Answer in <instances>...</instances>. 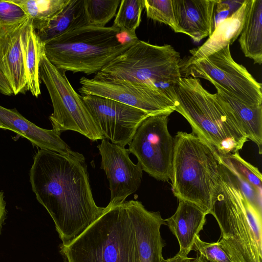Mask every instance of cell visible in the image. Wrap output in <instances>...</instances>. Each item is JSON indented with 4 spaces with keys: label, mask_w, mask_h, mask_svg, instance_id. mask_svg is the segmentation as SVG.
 I'll use <instances>...</instances> for the list:
<instances>
[{
    "label": "cell",
    "mask_w": 262,
    "mask_h": 262,
    "mask_svg": "<svg viewBox=\"0 0 262 262\" xmlns=\"http://www.w3.org/2000/svg\"><path fill=\"white\" fill-rule=\"evenodd\" d=\"M89 112L104 138L125 147L131 142L146 112L118 101L98 96H82Z\"/></svg>",
    "instance_id": "12"
},
{
    "label": "cell",
    "mask_w": 262,
    "mask_h": 262,
    "mask_svg": "<svg viewBox=\"0 0 262 262\" xmlns=\"http://www.w3.org/2000/svg\"><path fill=\"white\" fill-rule=\"evenodd\" d=\"M220 156L222 162L229 169L261 192L262 176L257 167L243 159L238 152Z\"/></svg>",
    "instance_id": "26"
},
{
    "label": "cell",
    "mask_w": 262,
    "mask_h": 262,
    "mask_svg": "<svg viewBox=\"0 0 262 262\" xmlns=\"http://www.w3.org/2000/svg\"><path fill=\"white\" fill-rule=\"evenodd\" d=\"M215 7L216 8L214 9V11H216L217 15H214L213 31L220 23L229 16L230 10V6L222 1L218 0Z\"/></svg>",
    "instance_id": "31"
},
{
    "label": "cell",
    "mask_w": 262,
    "mask_h": 262,
    "mask_svg": "<svg viewBox=\"0 0 262 262\" xmlns=\"http://www.w3.org/2000/svg\"><path fill=\"white\" fill-rule=\"evenodd\" d=\"M163 225L160 212L139 201L107 205L76 238L60 244L59 252L64 262H161Z\"/></svg>",
    "instance_id": "1"
},
{
    "label": "cell",
    "mask_w": 262,
    "mask_h": 262,
    "mask_svg": "<svg viewBox=\"0 0 262 262\" xmlns=\"http://www.w3.org/2000/svg\"><path fill=\"white\" fill-rule=\"evenodd\" d=\"M161 262H196V258L182 256L176 254L173 257L167 259H162Z\"/></svg>",
    "instance_id": "34"
},
{
    "label": "cell",
    "mask_w": 262,
    "mask_h": 262,
    "mask_svg": "<svg viewBox=\"0 0 262 262\" xmlns=\"http://www.w3.org/2000/svg\"><path fill=\"white\" fill-rule=\"evenodd\" d=\"M42 45L32 23L24 43L23 52L28 91L37 98L41 94L38 70L39 53Z\"/></svg>",
    "instance_id": "22"
},
{
    "label": "cell",
    "mask_w": 262,
    "mask_h": 262,
    "mask_svg": "<svg viewBox=\"0 0 262 262\" xmlns=\"http://www.w3.org/2000/svg\"><path fill=\"white\" fill-rule=\"evenodd\" d=\"M238 41L244 55L262 63V0H248Z\"/></svg>",
    "instance_id": "20"
},
{
    "label": "cell",
    "mask_w": 262,
    "mask_h": 262,
    "mask_svg": "<svg viewBox=\"0 0 262 262\" xmlns=\"http://www.w3.org/2000/svg\"><path fill=\"white\" fill-rule=\"evenodd\" d=\"M97 148L101 157L100 168L109 182L111 199L108 205L121 204L139 189L142 178L141 166L139 162L134 164L132 161L128 149L105 138Z\"/></svg>",
    "instance_id": "13"
},
{
    "label": "cell",
    "mask_w": 262,
    "mask_h": 262,
    "mask_svg": "<svg viewBox=\"0 0 262 262\" xmlns=\"http://www.w3.org/2000/svg\"><path fill=\"white\" fill-rule=\"evenodd\" d=\"M248 0L220 23L201 46L189 50L190 55L182 60L180 71L198 60L205 58L227 46L231 45L239 36L244 24Z\"/></svg>",
    "instance_id": "17"
},
{
    "label": "cell",
    "mask_w": 262,
    "mask_h": 262,
    "mask_svg": "<svg viewBox=\"0 0 262 262\" xmlns=\"http://www.w3.org/2000/svg\"><path fill=\"white\" fill-rule=\"evenodd\" d=\"M39 78L49 92L53 113L49 116L53 129L58 134L71 130L92 141L104 139L89 112L82 96L74 90L65 72L47 58L43 44L39 53Z\"/></svg>",
    "instance_id": "8"
},
{
    "label": "cell",
    "mask_w": 262,
    "mask_h": 262,
    "mask_svg": "<svg viewBox=\"0 0 262 262\" xmlns=\"http://www.w3.org/2000/svg\"><path fill=\"white\" fill-rule=\"evenodd\" d=\"M0 93L6 96L14 95L11 86L5 76L0 71Z\"/></svg>",
    "instance_id": "32"
},
{
    "label": "cell",
    "mask_w": 262,
    "mask_h": 262,
    "mask_svg": "<svg viewBox=\"0 0 262 262\" xmlns=\"http://www.w3.org/2000/svg\"><path fill=\"white\" fill-rule=\"evenodd\" d=\"M163 112L149 116L137 128L128 147L142 170L159 181L171 178L174 140L168 129V117Z\"/></svg>",
    "instance_id": "9"
},
{
    "label": "cell",
    "mask_w": 262,
    "mask_h": 262,
    "mask_svg": "<svg viewBox=\"0 0 262 262\" xmlns=\"http://www.w3.org/2000/svg\"><path fill=\"white\" fill-rule=\"evenodd\" d=\"M79 92L109 98L142 110L150 115L173 112L174 103L164 90L144 83L82 77Z\"/></svg>",
    "instance_id": "11"
},
{
    "label": "cell",
    "mask_w": 262,
    "mask_h": 262,
    "mask_svg": "<svg viewBox=\"0 0 262 262\" xmlns=\"http://www.w3.org/2000/svg\"><path fill=\"white\" fill-rule=\"evenodd\" d=\"M144 8V0H122L116 15L113 26L132 35L141 21V14Z\"/></svg>",
    "instance_id": "24"
},
{
    "label": "cell",
    "mask_w": 262,
    "mask_h": 262,
    "mask_svg": "<svg viewBox=\"0 0 262 262\" xmlns=\"http://www.w3.org/2000/svg\"><path fill=\"white\" fill-rule=\"evenodd\" d=\"M121 0H84L87 24L104 27L116 15Z\"/></svg>",
    "instance_id": "25"
},
{
    "label": "cell",
    "mask_w": 262,
    "mask_h": 262,
    "mask_svg": "<svg viewBox=\"0 0 262 262\" xmlns=\"http://www.w3.org/2000/svg\"><path fill=\"white\" fill-rule=\"evenodd\" d=\"M144 8L148 18L168 25L176 33H179L172 0H144Z\"/></svg>",
    "instance_id": "27"
},
{
    "label": "cell",
    "mask_w": 262,
    "mask_h": 262,
    "mask_svg": "<svg viewBox=\"0 0 262 262\" xmlns=\"http://www.w3.org/2000/svg\"><path fill=\"white\" fill-rule=\"evenodd\" d=\"M6 202L3 192L0 191V233L6 216Z\"/></svg>",
    "instance_id": "33"
},
{
    "label": "cell",
    "mask_w": 262,
    "mask_h": 262,
    "mask_svg": "<svg viewBox=\"0 0 262 262\" xmlns=\"http://www.w3.org/2000/svg\"><path fill=\"white\" fill-rule=\"evenodd\" d=\"M183 77L213 81L235 98L251 105H262L261 83L231 56L230 46L181 70Z\"/></svg>",
    "instance_id": "10"
},
{
    "label": "cell",
    "mask_w": 262,
    "mask_h": 262,
    "mask_svg": "<svg viewBox=\"0 0 262 262\" xmlns=\"http://www.w3.org/2000/svg\"><path fill=\"white\" fill-rule=\"evenodd\" d=\"M32 191L47 210L67 245L102 213L94 200L83 155L69 156L39 150L29 171Z\"/></svg>",
    "instance_id": "2"
},
{
    "label": "cell",
    "mask_w": 262,
    "mask_h": 262,
    "mask_svg": "<svg viewBox=\"0 0 262 262\" xmlns=\"http://www.w3.org/2000/svg\"><path fill=\"white\" fill-rule=\"evenodd\" d=\"M221 164V181L209 212L220 229L217 242L234 262H262V213L247 200Z\"/></svg>",
    "instance_id": "4"
},
{
    "label": "cell",
    "mask_w": 262,
    "mask_h": 262,
    "mask_svg": "<svg viewBox=\"0 0 262 262\" xmlns=\"http://www.w3.org/2000/svg\"><path fill=\"white\" fill-rule=\"evenodd\" d=\"M32 23V18L28 16L15 23L0 26V71L14 95L28 91L23 46Z\"/></svg>",
    "instance_id": "14"
},
{
    "label": "cell",
    "mask_w": 262,
    "mask_h": 262,
    "mask_svg": "<svg viewBox=\"0 0 262 262\" xmlns=\"http://www.w3.org/2000/svg\"><path fill=\"white\" fill-rule=\"evenodd\" d=\"M216 94L231 111L248 139L256 143L262 152V105H251L235 98L213 81Z\"/></svg>",
    "instance_id": "19"
},
{
    "label": "cell",
    "mask_w": 262,
    "mask_h": 262,
    "mask_svg": "<svg viewBox=\"0 0 262 262\" xmlns=\"http://www.w3.org/2000/svg\"><path fill=\"white\" fill-rule=\"evenodd\" d=\"M19 7L32 20L34 29H39L60 12L70 0H8Z\"/></svg>",
    "instance_id": "23"
},
{
    "label": "cell",
    "mask_w": 262,
    "mask_h": 262,
    "mask_svg": "<svg viewBox=\"0 0 262 262\" xmlns=\"http://www.w3.org/2000/svg\"><path fill=\"white\" fill-rule=\"evenodd\" d=\"M192 250L196 252V262H234L217 242L203 241L200 235L195 237Z\"/></svg>",
    "instance_id": "28"
},
{
    "label": "cell",
    "mask_w": 262,
    "mask_h": 262,
    "mask_svg": "<svg viewBox=\"0 0 262 262\" xmlns=\"http://www.w3.org/2000/svg\"><path fill=\"white\" fill-rule=\"evenodd\" d=\"M180 54L169 45H154L138 39L95 76L154 85L164 90L181 78Z\"/></svg>",
    "instance_id": "7"
},
{
    "label": "cell",
    "mask_w": 262,
    "mask_h": 262,
    "mask_svg": "<svg viewBox=\"0 0 262 262\" xmlns=\"http://www.w3.org/2000/svg\"><path fill=\"white\" fill-rule=\"evenodd\" d=\"M88 25L84 7V0H70L53 17L36 31L43 43L64 33Z\"/></svg>",
    "instance_id": "21"
},
{
    "label": "cell",
    "mask_w": 262,
    "mask_h": 262,
    "mask_svg": "<svg viewBox=\"0 0 262 262\" xmlns=\"http://www.w3.org/2000/svg\"><path fill=\"white\" fill-rule=\"evenodd\" d=\"M222 163L228 173L236 183L247 200L258 212L262 213L261 192L256 190L251 184L236 174L222 162Z\"/></svg>",
    "instance_id": "29"
},
{
    "label": "cell",
    "mask_w": 262,
    "mask_h": 262,
    "mask_svg": "<svg viewBox=\"0 0 262 262\" xmlns=\"http://www.w3.org/2000/svg\"><path fill=\"white\" fill-rule=\"evenodd\" d=\"M28 16L18 6L0 0V26L11 24Z\"/></svg>",
    "instance_id": "30"
},
{
    "label": "cell",
    "mask_w": 262,
    "mask_h": 262,
    "mask_svg": "<svg viewBox=\"0 0 262 262\" xmlns=\"http://www.w3.org/2000/svg\"><path fill=\"white\" fill-rule=\"evenodd\" d=\"M218 0H172L179 33L199 42L213 32L214 11Z\"/></svg>",
    "instance_id": "16"
},
{
    "label": "cell",
    "mask_w": 262,
    "mask_h": 262,
    "mask_svg": "<svg viewBox=\"0 0 262 262\" xmlns=\"http://www.w3.org/2000/svg\"><path fill=\"white\" fill-rule=\"evenodd\" d=\"M167 92L174 111L190 124L193 133L210 144L220 156L236 153L248 138L231 111L218 97L204 88L199 78L182 77Z\"/></svg>",
    "instance_id": "3"
},
{
    "label": "cell",
    "mask_w": 262,
    "mask_h": 262,
    "mask_svg": "<svg viewBox=\"0 0 262 262\" xmlns=\"http://www.w3.org/2000/svg\"><path fill=\"white\" fill-rule=\"evenodd\" d=\"M138 38L112 26L86 25L43 44L45 55L66 72L96 74L134 44Z\"/></svg>",
    "instance_id": "5"
},
{
    "label": "cell",
    "mask_w": 262,
    "mask_h": 262,
    "mask_svg": "<svg viewBox=\"0 0 262 262\" xmlns=\"http://www.w3.org/2000/svg\"><path fill=\"white\" fill-rule=\"evenodd\" d=\"M207 214L193 203L179 201L175 213L165 220L166 225L179 243V255L188 256L192 250L195 237L199 235L206 223Z\"/></svg>",
    "instance_id": "18"
},
{
    "label": "cell",
    "mask_w": 262,
    "mask_h": 262,
    "mask_svg": "<svg viewBox=\"0 0 262 262\" xmlns=\"http://www.w3.org/2000/svg\"><path fill=\"white\" fill-rule=\"evenodd\" d=\"M174 140L170 178L173 195L179 201L193 203L209 214L221 181V157L193 133L178 132Z\"/></svg>",
    "instance_id": "6"
},
{
    "label": "cell",
    "mask_w": 262,
    "mask_h": 262,
    "mask_svg": "<svg viewBox=\"0 0 262 262\" xmlns=\"http://www.w3.org/2000/svg\"><path fill=\"white\" fill-rule=\"evenodd\" d=\"M0 128L14 132L27 139L33 145L61 155L74 156L79 152L72 150L54 129L41 128L27 120L16 108L0 105Z\"/></svg>",
    "instance_id": "15"
}]
</instances>
